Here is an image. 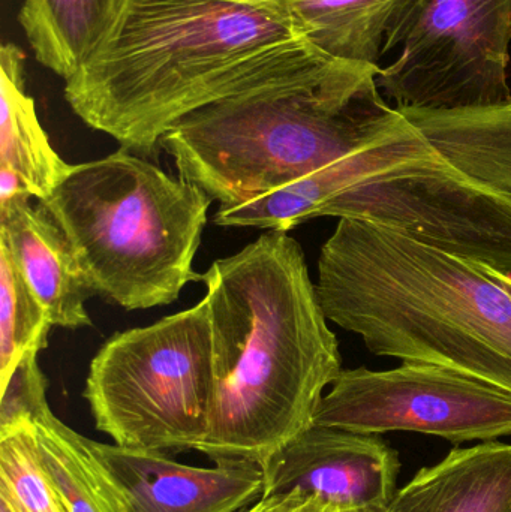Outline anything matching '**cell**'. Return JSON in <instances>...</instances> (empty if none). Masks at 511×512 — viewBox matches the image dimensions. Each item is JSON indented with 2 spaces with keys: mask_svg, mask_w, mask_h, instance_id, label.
<instances>
[{
  "mask_svg": "<svg viewBox=\"0 0 511 512\" xmlns=\"http://www.w3.org/2000/svg\"><path fill=\"white\" fill-rule=\"evenodd\" d=\"M327 57L273 9L123 0L101 44L65 80V99L90 128L155 156L188 114Z\"/></svg>",
  "mask_w": 511,
  "mask_h": 512,
  "instance_id": "1",
  "label": "cell"
},
{
  "mask_svg": "<svg viewBox=\"0 0 511 512\" xmlns=\"http://www.w3.org/2000/svg\"><path fill=\"white\" fill-rule=\"evenodd\" d=\"M212 325L215 387L195 451L263 466L314 426L342 372L302 246L270 231L201 274Z\"/></svg>",
  "mask_w": 511,
  "mask_h": 512,
  "instance_id": "2",
  "label": "cell"
},
{
  "mask_svg": "<svg viewBox=\"0 0 511 512\" xmlns=\"http://www.w3.org/2000/svg\"><path fill=\"white\" fill-rule=\"evenodd\" d=\"M315 288L326 318L372 354L449 367L511 394L510 273L341 218Z\"/></svg>",
  "mask_w": 511,
  "mask_h": 512,
  "instance_id": "3",
  "label": "cell"
},
{
  "mask_svg": "<svg viewBox=\"0 0 511 512\" xmlns=\"http://www.w3.org/2000/svg\"><path fill=\"white\" fill-rule=\"evenodd\" d=\"M381 68L327 59L188 114L159 141L179 176L219 207L317 173L387 134L404 114Z\"/></svg>",
  "mask_w": 511,
  "mask_h": 512,
  "instance_id": "4",
  "label": "cell"
},
{
  "mask_svg": "<svg viewBox=\"0 0 511 512\" xmlns=\"http://www.w3.org/2000/svg\"><path fill=\"white\" fill-rule=\"evenodd\" d=\"M423 138L401 164L330 198L321 216L371 221L511 273V99L489 107H401Z\"/></svg>",
  "mask_w": 511,
  "mask_h": 512,
  "instance_id": "5",
  "label": "cell"
},
{
  "mask_svg": "<svg viewBox=\"0 0 511 512\" xmlns=\"http://www.w3.org/2000/svg\"><path fill=\"white\" fill-rule=\"evenodd\" d=\"M212 203L200 186L125 147L71 165L39 201L65 234L93 294L126 310L167 306L201 280L194 259Z\"/></svg>",
  "mask_w": 511,
  "mask_h": 512,
  "instance_id": "6",
  "label": "cell"
},
{
  "mask_svg": "<svg viewBox=\"0 0 511 512\" xmlns=\"http://www.w3.org/2000/svg\"><path fill=\"white\" fill-rule=\"evenodd\" d=\"M215 387L206 298L147 327L111 336L87 375L84 399L99 432L120 447L195 450Z\"/></svg>",
  "mask_w": 511,
  "mask_h": 512,
  "instance_id": "7",
  "label": "cell"
},
{
  "mask_svg": "<svg viewBox=\"0 0 511 512\" xmlns=\"http://www.w3.org/2000/svg\"><path fill=\"white\" fill-rule=\"evenodd\" d=\"M511 0H426L378 87L396 107L456 110L511 99Z\"/></svg>",
  "mask_w": 511,
  "mask_h": 512,
  "instance_id": "8",
  "label": "cell"
},
{
  "mask_svg": "<svg viewBox=\"0 0 511 512\" xmlns=\"http://www.w3.org/2000/svg\"><path fill=\"white\" fill-rule=\"evenodd\" d=\"M314 424L363 435L425 433L453 444L497 441L511 436V394L437 364L342 369Z\"/></svg>",
  "mask_w": 511,
  "mask_h": 512,
  "instance_id": "9",
  "label": "cell"
},
{
  "mask_svg": "<svg viewBox=\"0 0 511 512\" xmlns=\"http://www.w3.org/2000/svg\"><path fill=\"white\" fill-rule=\"evenodd\" d=\"M261 468V498L297 492L311 512H386L401 460L380 435L314 424Z\"/></svg>",
  "mask_w": 511,
  "mask_h": 512,
  "instance_id": "10",
  "label": "cell"
},
{
  "mask_svg": "<svg viewBox=\"0 0 511 512\" xmlns=\"http://www.w3.org/2000/svg\"><path fill=\"white\" fill-rule=\"evenodd\" d=\"M89 445L122 512H242L263 496V468L255 463L198 468L162 451Z\"/></svg>",
  "mask_w": 511,
  "mask_h": 512,
  "instance_id": "11",
  "label": "cell"
},
{
  "mask_svg": "<svg viewBox=\"0 0 511 512\" xmlns=\"http://www.w3.org/2000/svg\"><path fill=\"white\" fill-rule=\"evenodd\" d=\"M38 354V349L27 351L3 385L0 423L29 420L42 468L68 512H122L93 457L89 439L51 411Z\"/></svg>",
  "mask_w": 511,
  "mask_h": 512,
  "instance_id": "12",
  "label": "cell"
},
{
  "mask_svg": "<svg viewBox=\"0 0 511 512\" xmlns=\"http://www.w3.org/2000/svg\"><path fill=\"white\" fill-rule=\"evenodd\" d=\"M26 191L0 203V245L38 297L51 325L90 327L86 301L93 291L59 225Z\"/></svg>",
  "mask_w": 511,
  "mask_h": 512,
  "instance_id": "13",
  "label": "cell"
},
{
  "mask_svg": "<svg viewBox=\"0 0 511 512\" xmlns=\"http://www.w3.org/2000/svg\"><path fill=\"white\" fill-rule=\"evenodd\" d=\"M426 0H282L273 11L333 59L383 68L401 50Z\"/></svg>",
  "mask_w": 511,
  "mask_h": 512,
  "instance_id": "14",
  "label": "cell"
},
{
  "mask_svg": "<svg viewBox=\"0 0 511 512\" xmlns=\"http://www.w3.org/2000/svg\"><path fill=\"white\" fill-rule=\"evenodd\" d=\"M386 512H511V445L455 448L417 472Z\"/></svg>",
  "mask_w": 511,
  "mask_h": 512,
  "instance_id": "15",
  "label": "cell"
},
{
  "mask_svg": "<svg viewBox=\"0 0 511 512\" xmlns=\"http://www.w3.org/2000/svg\"><path fill=\"white\" fill-rule=\"evenodd\" d=\"M0 167L20 180L21 188L42 201L68 176L66 164L51 147L26 92V56L15 44L0 48Z\"/></svg>",
  "mask_w": 511,
  "mask_h": 512,
  "instance_id": "16",
  "label": "cell"
},
{
  "mask_svg": "<svg viewBox=\"0 0 511 512\" xmlns=\"http://www.w3.org/2000/svg\"><path fill=\"white\" fill-rule=\"evenodd\" d=\"M123 0H23L18 23L35 59L68 80L113 26Z\"/></svg>",
  "mask_w": 511,
  "mask_h": 512,
  "instance_id": "17",
  "label": "cell"
},
{
  "mask_svg": "<svg viewBox=\"0 0 511 512\" xmlns=\"http://www.w3.org/2000/svg\"><path fill=\"white\" fill-rule=\"evenodd\" d=\"M50 318L5 246L0 245V382L30 349L48 346Z\"/></svg>",
  "mask_w": 511,
  "mask_h": 512,
  "instance_id": "18",
  "label": "cell"
},
{
  "mask_svg": "<svg viewBox=\"0 0 511 512\" xmlns=\"http://www.w3.org/2000/svg\"><path fill=\"white\" fill-rule=\"evenodd\" d=\"M0 498L15 512H68L42 468L27 418L0 423Z\"/></svg>",
  "mask_w": 511,
  "mask_h": 512,
  "instance_id": "19",
  "label": "cell"
},
{
  "mask_svg": "<svg viewBox=\"0 0 511 512\" xmlns=\"http://www.w3.org/2000/svg\"><path fill=\"white\" fill-rule=\"evenodd\" d=\"M306 507L308 502L300 493L290 492L258 499L248 510L242 512H302Z\"/></svg>",
  "mask_w": 511,
  "mask_h": 512,
  "instance_id": "20",
  "label": "cell"
},
{
  "mask_svg": "<svg viewBox=\"0 0 511 512\" xmlns=\"http://www.w3.org/2000/svg\"><path fill=\"white\" fill-rule=\"evenodd\" d=\"M21 191H24V189L21 188L18 177L8 168L0 167V203L9 200Z\"/></svg>",
  "mask_w": 511,
  "mask_h": 512,
  "instance_id": "21",
  "label": "cell"
},
{
  "mask_svg": "<svg viewBox=\"0 0 511 512\" xmlns=\"http://www.w3.org/2000/svg\"><path fill=\"white\" fill-rule=\"evenodd\" d=\"M219 2L237 3V5L273 9L279 2H282V0H219Z\"/></svg>",
  "mask_w": 511,
  "mask_h": 512,
  "instance_id": "22",
  "label": "cell"
},
{
  "mask_svg": "<svg viewBox=\"0 0 511 512\" xmlns=\"http://www.w3.org/2000/svg\"><path fill=\"white\" fill-rule=\"evenodd\" d=\"M0 512H15L14 508L5 501V499L0 498Z\"/></svg>",
  "mask_w": 511,
  "mask_h": 512,
  "instance_id": "23",
  "label": "cell"
},
{
  "mask_svg": "<svg viewBox=\"0 0 511 512\" xmlns=\"http://www.w3.org/2000/svg\"><path fill=\"white\" fill-rule=\"evenodd\" d=\"M305 512H311V511H308V510H306V508H305ZM350 512H368V511H350Z\"/></svg>",
  "mask_w": 511,
  "mask_h": 512,
  "instance_id": "24",
  "label": "cell"
},
{
  "mask_svg": "<svg viewBox=\"0 0 511 512\" xmlns=\"http://www.w3.org/2000/svg\"><path fill=\"white\" fill-rule=\"evenodd\" d=\"M302 512H305V510H303Z\"/></svg>",
  "mask_w": 511,
  "mask_h": 512,
  "instance_id": "25",
  "label": "cell"
}]
</instances>
